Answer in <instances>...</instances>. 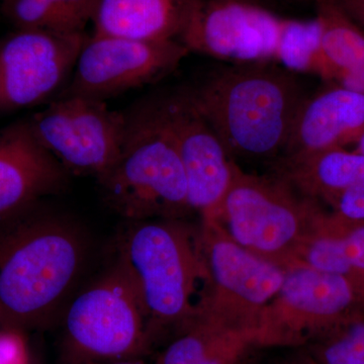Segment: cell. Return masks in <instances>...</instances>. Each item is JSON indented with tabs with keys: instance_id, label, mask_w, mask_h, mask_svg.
<instances>
[{
	"instance_id": "cell-1",
	"label": "cell",
	"mask_w": 364,
	"mask_h": 364,
	"mask_svg": "<svg viewBox=\"0 0 364 364\" xmlns=\"http://www.w3.org/2000/svg\"><path fill=\"white\" fill-rule=\"evenodd\" d=\"M32 208L0 226V322L21 332L58 315L87 255L85 237L70 220Z\"/></svg>"
},
{
	"instance_id": "cell-2",
	"label": "cell",
	"mask_w": 364,
	"mask_h": 364,
	"mask_svg": "<svg viewBox=\"0 0 364 364\" xmlns=\"http://www.w3.org/2000/svg\"><path fill=\"white\" fill-rule=\"evenodd\" d=\"M232 157L282 154L306 97L294 72L270 63H231L184 86Z\"/></svg>"
},
{
	"instance_id": "cell-3",
	"label": "cell",
	"mask_w": 364,
	"mask_h": 364,
	"mask_svg": "<svg viewBox=\"0 0 364 364\" xmlns=\"http://www.w3.org/2000/svg\"><path fill=\"white\" fill-rule=\"evenodd\" d=\"M117 262L135 287L151 340L164 328L178 332L203 315L208 273L196 236L177 219L129 222Z\"/></svg>"
},
{
	"instance_id": "cell-4",
	"label": "cell",
	"mask_w": 364,
	"mask_h": 364,
	"mask_svg": "<svg viewBox=\"0 0 364 364\" xmlns=\"http://www.w3.org/2000/svg\"><path fill=\"white\" fill-rule=\"evenodd\" d=\"M124 114L119 156L97 179L105 202L129 222L178 219L191 208L163 95L144 98Z\"/></svg>"
},
{
	"instance_id": "cell-5",
	"label": "cell",
	"mask_w": 364,
	"mask_h": 364,
	"mask_svg": "<svg viewBox=\"0 0 364 364\" xmlns=\"http://www.w3.org/2000/svg\"><path fill=\"white\" fill-rule=\"evenodd\" d=\"M323 215L284 179L251 176L238 167L221 207L208 221L251 253L287 268Z\"/></svg>"
},
{
	"instance_id": "cell-6",
	"label": "cell",
	"mask_w": 364,
	"mask_h": 364,
	"mask_svg": "<svg viewBox=\"0 0 364 364\" xmlns=\"http://www.w3.org/2000/svg\"><path fill=\"white\" fill-rule=\"evenodd\" d=\"M66 344L76 364L136 359L152 344L147 318L119 263L67 305Z\"/></svg>"
},
{
	"instance_id": "cell-7",
	"label": "cell",
	"mask_w": 364,
	"mask_h": 364,
	"mask_svg": "<svg viewBox=\"0 0 364 364\" xmlns=\"http://www.w3.org/2000/svg\"><path fill=\"white\" fill-rule=\"evenodd\" d=\"M284 270L279 293L254 328L256 346H303L332 331L364 306L363 289L348 277L299 263Z\"/></svg>"
},
{
	"instance_id": "cell-8",
	"label": "cell",
	"mask_w": 364,
	"mask_h": 364,
	"mask_svg": "<svg viewBox=\"0 0 364 364\" xmlns=\"http://www.w3.org/2000/svg\"><path fill=\"white\" fill-rule=\"evenodd\" d=\"M200 244L208 273L202 316L254 334L258 317L279 293L286 270L242 247L214 221H202Z\"/></svg>"
},
{
	"instance_id": "cell-9",
	"label": "cell",
	"mask_w": 364,
	"mask_h": 364,
	"mask_svg": "<svg viewBox=\"0 0 364 364\" xmlns=\"http://www.w3.org/2000/svg\"><path fill=\"white\" fill-rule=\"evenodd\" d=\"M46 151L74 176L98 179L121 153L126 114L107 102L83 97H59L28 122Z\"/></svg>"
},
{
	"instance_id": "cell-10",
	"label": "cell",
	"mask_w": 364,
	"mask_h": 364,
	"mask_svg": "<svg viewBox=\"0 0 364 364\" xmlns=\"http://www.w3.org/2000/svg\"><path fill=\"white\" fill-rule=\"evenodd\" d=\"M189 53L178 41L147 42L92 33L86 38L70 80L57 98L107 102L166 77Z\"/></svg>"
},
{
	"instance_id": "cell-11",
	"label": "cell",
	"mask_w": 364,
	"mask_h": 364,
	"mask_svg": "<svg viewBox=\"0 0 364 364\" xmlns=\"http://www.w3.org/2000/svg\"><path fill=\"white\" fill-rule=\"evenodd\" d=\"M287 23L258 0H200L179 42L230 63H279Z\"/></svg>"
},
{
	"instance_id": "cell-12",
	"label": "cell",
	"mask_w": 364,
	"mask_h": 364,
	"mask_svg": "<svg viewBox=\"0 0 364 364\" xmlns=\"http://www.w3.org/2000/svg\"><path fill=\"white\" fill-rule=\"evenodd\" d=\"M87 36L16 28L2 40L0 112L36 107L58 97L70 80Z\"/></svg>"
},
{
	"instance_id": "cell-13",
	"label": "cell",
	"mask_w": 364,
	"mask_h": 364,
	"mask_svg": "<svg viewBox=\"0 0 364 364\" xmlns=\"http://www.w3.org/2000/svg\"><path fill=\"white\" fill-rule=\"evenodd\" d=\"M188 183L191 210L210 220L221 207L238 165L196 109L186 88L163 95Z\"/></svg>"
},
{
	"instance_id": "cell-14",
	"label": "cell",
	"mask_w": 364,
	"mask_h": 364,
	"mask_svg": "<svg viewBox=\"0 0 364 364\" xmlns=\"http://www.w3.org/2000/svg\"><path fill=\"white\" fill-rule=\"evenodd\" d=\"M69 176L36 139L28 122L0 131V221L59 193Z\"/></svg>"
},
{
	"instance_id": "cell-15",
	"label": "cell",
	"mask_w": 364,
	"mask_h": 364,
	"mask_svg": "<svg viewBox=\"0 0 364 364\" xmlns=\"http://www.w3.org/2000/svg\"><path fill=\"white\" fill-rule=\"evenodd\" d=\"M364 132V93L339 85L306 97L294 117L282 158L356 142Z\"/></svg>"
},
{
	"instance_id": "cell-16",
	"label": "cell",
	"mask_w": 364,
	"mask_h": 364,
	"mask_svg": "<svg viewBox=\"0 0 364 364\" xmlns=\"http://www.w3.org/2000/svg\"><path fill=\"white\" fill-rule=\"evenodd\" d=\"M200 0H97L95 35L147 42L178 41Z\"/></svg>"
},
{
	"instance_id": "cell-17",
	"label": "cell",
	"mask_w": 364,
	"mask_h": 364,
	"mask_svg": "<svg viewBox=\"0 0 364 364\" xmlns=\"http://www.w3.org/2000/svg\"><path fill=\"white\" fill-rule=\"evenodd\" d=\"M251 346L253 332L200 316L162 351L156 364H239Z\"/></svg>"
},
{
	"instance_id": "cell-18",
	"label": "cell",
	"mask_w": 364,
	"mask_h": 364,
	"mask_svg": "<svg viewBox=\"0 0 364 364\" xmlns=\"http://www.w3.org/2000/svg\"><path fill=\"white\" fill-rule=\"evenodd\" d=\"M284 181L306 196H320L332 203L354 184L364 181V155L344 147L318 151L301 156L282 158Z\"/></svg>"
},
{
	"instance_id": "cell-19",
	"label": "cell",
	"mask_w": 364,
	"mask_h": 364,
	"mask_svg": "<svg viewBox=\"0 0 364 364\" xmlns=\"http://www.w3.org/2000/svg\"><path fill=\"white\" fill-rule=\"evenodd\" d=\"M322 28L323 77L364 93V33L345 16L336 0H315Z\"/></svg>"
},
{
	"instance_id": "cell-20",
	"label": "cell",
	"mask_w": 364,
	"mask_h": 364,
	"mask_svg": "<svg viewBox=\"0 0 364 364\" xmlns=\"http://www.w3.org/2000/svg\"><path fill=\"white\" fill-rule=\"evenodd\" d=\"M97 0H2L1 13L18 30L85 33Z\"/></svg>"
},
{
	"instance_id": "cell-21",
	"label": "cell",
	"mask_w": 364,
	"mask_h": 364,
	"mask_svg": "<svg viewBox=\"0 0 364 364\" xmlns=\"http://www.w3.org/2000/svg\"><path fill=\"white\" fill-rule=\"evenodd\" d=\"M315 342L311 353L318 364H364L363 311Z\"/></svg>"
},
{
	"instance_id": "cell-22",
	"label": "cell",
	"mask_w": 364,
	"mask_h": 364,
	"mask_svg": "<svg viewBox=\"0 0 364 364\" xmlns=\"http://www.w3.org/2000/svg\"><path fill=\"white\" fill-rule=\"evenodd\" d=\"M331 203V217L339 224H364V181L345 189Z\"/></svg>"
},
{
	"instance_id": "cell-23",
	"label": "cell",
	"mask_w": 364,
	"mask_h": 364,
	"mask_svg": "<svg viewBox=\"0 0 364 364\" xmlns=\"http://www.w3.org/2000/svg\"><path fill=\"white\" fill-rule=\"evenodd\" d=\"M337 224L340 227L345 258L354 277L364 289V224L350 226Z\"/></svg>"
},
{
	"instance_id": "cell-24",
	"label": "cell",
	"mask_w": 364,
	"mask_h": 364,
	"mask_svg": "<svg viewBox=\"0 0 364 364\" xmlns=\"http://www.w3.org/2000/svg\"><path fill=\"white\" fill-rule=\"evenodd\" d=\"M30 360L21 331L4 328L0 332V364H18Z\"/></svg>"
},
{
	"instance_id": "cell-25",
	"label": "cell",
	"mask_w": 364,
	"mask_h": 364,
	"mask_svg": "<svg viewBox=\"0 0 364 364\" xmlns=\"http://www.w3.org/2000/svg\"><path fill=\"white\" fill-rule=\"evenodd\" d=\"M277 364H318L312 353H296Z\"/></svg>"
},
{
	"instance_id": "cell-26",
	"label": "cell",
	"mask_w": 364,
	"mask_h": 364,
	"mask_svg": "<svg viewBox=\"0 0 364 364\" xmlns=\"http://www.w3.org/2000/svg\"><path fill=\"white\" fill-rule=\"evenodd\" d=\"M347 6L351 7L364 23V0H344Z\"/></svg>"
},
{
	"instance_id": "cell-27",
	"label": "cell",
	"mask_w": 364,
	"mask_h": 364,
	"mask_svg": "<svg viewBox=\"0 0 364 364\" xmlns=\"http://www.w3.org/2000/svg\"><path fill=\"white\" fill-rule=\"evenodd\" d=\"M87 364H145L142 361L136 360V359H124V360L111 361V363H87Z\"/></svg>"
},
{
	"instance_id": "cell-28",
	"label": "cell",
	"mask_w": 364,
	"mask_h": 364,
	"mask_svg": "<svg viewBox=\"0 0 364 364\" xmlns=\"http://www.w3.org/2000/svg\"><path fill=\"white\" fill-rule=\"evenodd\" d=\"M356 151L364 155V132L359 136L358 140H356Z\"/></svg>"
},
{
	"instance_id": "cell-29",
	"label": "cell",
	"mask_w": 364,
	"mask_h": 364,
	"mask_svg": "<svg viewBox=\"0 0 364 364\" xmlns=\"http://www.w3.org/2000/svg\"><path fill=\"white\" fill-rule=\"evenodd\" d=\"M18 364H31L30 360L23 361V363H21Z\"/></svg>"
}]
</instances>
